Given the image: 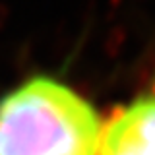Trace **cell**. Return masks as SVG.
<instances>
[{
    "instance_id": "1",
    "label": "cell",
    "mask_w": 155,
    "mask_h": 155,
    "mask_svg": "<svg viewBox=\"0 0 155 155\" xmlns=\"http://www.w3.org/2000/svg\"><path fill=\"white\" fill-rule=\"evenodd\" d=\"M101 116L74 87L31 76L0 97V155H97Z\"/></svg>"
},
{
    "instance_id": "2",
    "label": "cell",
    "mask_w": 155,
    "mask_h": 155,
    "mask_svg": "<svg viewBox=\"0 0 155 155\" xmlns=\"http://www.w3.org/2000/svg\"><path fill=\"white\" fill-rule=\"evenodd\" d=\"M97 155H155V93L134 97L101 128Z\"/></svg>"
}]
</instances>
